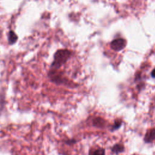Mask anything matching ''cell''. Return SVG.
Listing matches in <instances>:
<instances>
[{
    "label": "cell",
    "instance_id": "8992f818",
    "mask_svg": "<svg viewBox=\"0 0 155 155\" xmlns=\"http://www.w3.org/2000/svg\"><path fill=\"white\" fill-rule=\"evenodd\" d=\"M18 40V36L12 30H10L8 32V41L10 45L14 44Z\"/></svg>",
    "mask_w": 155,
    "mask_h": 155
},
{
    "label": "cell",
    "instance_id": "30bf717a",
    "mask_svg": "<svg viewBox=\"0 0 155 155\" xmlns=\"http://www.w3.org/2000/svg\"><path fill=\"white\" fill-rule=\"evenodd\" d=\"M74 143V140H68V141L66 142V143H67V144H68V145H70V144Z\"/></svg>",
    "mask_w": 155,
    "mask_h": 155
},
{
    "label": "cell",
    "instance_id": "52a82bcc",
    "mask_svg": "<svg viewBox=\"0 0 155 155\" xmlns=\"http://www.w3.org/2000/svg\"><path fill=\"white\" fill-rule=\"evenodd\" d=\"M124 151V146L120 143H116L111 148V151L116 154L120 153Z\"/></svg>",
    "mask_w": 155,
    "mask_h": 155
},
{
    "label": "cell",
    "instance_id": "ba28073f",
    "mask_svg": "<svg viewBox=\"0 0 155 155\" xmlns=\"http://www.w3.org/2000/svg\"><path fill=\"white\" fill-rule=\"evenodd\" d=\"M121 124H122L121 120H115L114 124V125L112 126L111 130L113 131H114V130H117L119 128H120V127L121 126Z\"/></svg>",
    "mask_w": 155,
    "mask_h": 155
},
{
    "label": "cell",
    "instance_id": "6da1fadb",
    "mask_svg": "<svg viewBox=\"0 0 155 155\" xmlns=\"http://www.w3.org/2000/svg\"><path fill=\"white\" fill-rule=\"evenodd\" d=\"M71 52L67 49H61L56 51L53 56V61L51 64V70H58L61 68L70 59Z\"/></svg>",
    "mask_w": 155,
    "mask_h": 155
},
{
    "label": "cell",
    "instance_id": "8fae6325",
    "mask_svg": "<svg viewBox=\"0 0 155 155\" xmlns=\"http://www.w3.org/2000/svg\"><path fill=\"white\" fill-rule=\"evenodd\" d=\"M151 76H152L153 78H155V68L152 70V71H151Z\"/></svg>",
    "mask_w": 155,
    "mask_h": 155
},
{
    "label": "cell",
    "instance_id": "9c48e42d",
    "mask_svg": "<svg viewBox=\"0 0 155 155\" xmlns=\"http://www.w3.org/2000/svg\"><path fill=\"white\" fill-rule=\"evenodd\" d=\"M105 149L99 148L93 151L92 155H105Z\"/></svg>",
    "mask_w": 155,
    "mask_h": 155
},
{
    "label": "cell",
    "instance_id": "7a4b0ae2",
    "mask_svg": "<svg viewBox=\"0 0 155 155\" xmlns=\"http://www.w3.org/2000/svg\"><path fill=\"white\" fill-rule=\"evenodd\" d=\"M48 74L50 80L56 84L71 85L70 81L64 78L60 73L56 71V70H50Z\"/></svg>",
    "mask_w": 155,
    "mask_h": 155
},
{
    "label": "cell",
    "instance_id": "5b68a950",
    "mask_svg": "<svg viewBox=\"0 0 155 155\" xmlns=\"http://www.w3.org/2000/svg\"><path fill=\"white\" fill-rule=\"evenodd\" d=\"M105 121L101 117H96L93 121V125L98 128H103L105 126Z\"/></svg>",
    "mask_w": 155,
    "mask_h": 155
},
{
    "label": "cell",
    "instance_id": "3957f363",
    "mask_svg": "<svg viewBox=\"0 0 155 155\" xmlns=\"http://www.w3.org/2000/svg\"><path fill=\"white\" fill-rule=\"evenodd\" d=\"M127 44V41L123 38H117L114 39L110 43V47L116 51H119L124 49Z\"/></svg>",
    "mask_w": 155,
    "mask_h": 155
},
{
    "label": "cell",
    "instance_id": "277c9868",
    "mask_svg": "<svg viewBox=\"0 0 155 155\" xmlns=\"http://www.w3.org/2000/svg\"><path fill=\"white\" fill-rule=\"evenodd\" d=\"M144 141L146 143H151L155 140V128L148 129L144 136Z\"/></svg>",
    "mask_w": 155,
    "mask_h": 155
}]
</instances>
